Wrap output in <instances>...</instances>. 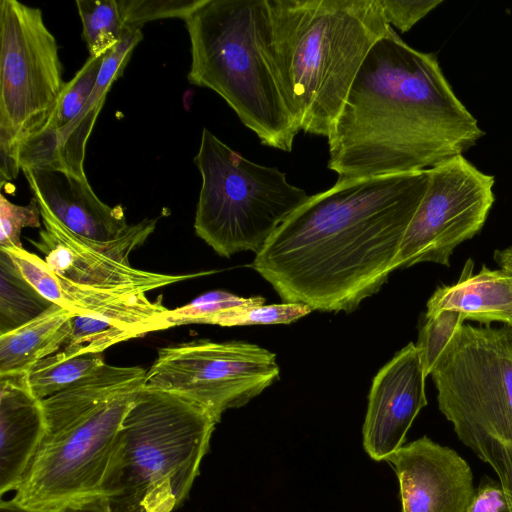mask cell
I'll use <instances>...</instances> for the list:
<instances>
[{"instance_id":"obj_20","label":"cell","mask_w":512,"mask_h":512,"mask_svg":"<svg viewBox=\"0 0 512 512\" xmlns=\"http://www.w3.org/2000/svg\"><path fill=\"white\" fill-rule=\"evenodd\" d=\"M75 314L56 304L33 320L0 335V375L27 372L59 352L73 328Z\"/></svg>"},{"instance_id":"obj_16","label":"cell","mask_w":512,"mask_h":512,"mask_svg":"<svg viewBox=\"0 0 512 512\" xmlns=\"http://www.w3.org/2000/svg\"><path fill=\"white\" fill-rule=\"evenodd\" d=\"M22 171L39 206L75 234L110 241L128 230L122 205L109 206L101 201L86 176L62 168Z\"/></svg>"},{"instance_id":"obj_25","label":"cell","mask_w":512,"mask_h":512,"mask_svg":"<svg viewBox=\"0 0 512 512\" xmlns=\"http://www.w3.org/2000/svg\"><path fill=\"white\" fill-rule=\"evenodd\" d=\"M312 309L302 303L256 304L235 307L210 317L206 324L219 326L290 324L308 315Z\"/></svg>"},{"instance_id":"obj_27","label":"cell","mask_w":512,"mask_h":512,"mask_svg":"<svg viewBox=\"0 0 512 512\" xmlns=\"http://www.w3.org/2000/svg\"><path fill=\"white\" fill-rule=\"evenodd\" d=\"M261 296L239 297L225 291L205 293L188 304L168 310L167 328L187 324H206L213 315L240 306L264 304Z\"/></svg>"},{"instance_id":"obj_11","label":"cell","mask_w":512,"mask_h":512,"mask_svg":"<svg viewBox=\"0 0 512 512\" xmlns=\"http://www.w3.org/2000/svg\"><path fill=\"white\" fill-rule=\"evenodd\" d=\"M426 192L403 236L396 269L450 266L455 248L480 232L495 201V178L457 155L430 169Z\"/></svg>"},{"instance_id":"obj_33","label":"cell","mask_w":512,"mask_h":512,"mask_svg":"<svg viewBox=\"0 0 512 512\" xmlns=\"http://www.w3.org/2000/svg\"><path fill=\"white\" fill-rule=\"evenodd\" d=\"M493 258L500 268L512 270V246L495 250Z\"/></svg>"},{"instance_id":"obj_34","label":"cell","mask_w":512,"mask_h":512,"mask_svg":"<svg viewBox=\"0 0 512 512\" xmlns=\"http://www.w3.org/2000/svg\"><path fill=\"white\" fill-rule=\"evenodd\" d=\"M0 512H34L17 504L12 498L10 500H1Z\"/></svg>"},{"instance_id":"obj_21","label":"cell","mask_w":512,"mask_h":512,"mask_svg":"<svg viewBox=\"0 0 512 512\" xmlns=\"http://www.w3.org/2000/svg\"><path fill=\"white\" fill-rule=\"evenodd\" d=\"M52 304L22 276L8 253L0 249V335L33 320Z\"/></svg>"},{"instance_id":"obj_18","label":"cell","mask_w":512,"mask_h":512,"mask_svg":"<svg viewBox=\"0 0 512 512\" xmlns=\"http://www.w3.org/2000/svg\"><path fill=\"white\" fill-rule=\"evenodd\" d=\"M468 259L456 283L438 286L426 304L425 315L457 311L465 320L484 325L503 323L512 328V270L483 266L474 274Z\"/></svg>"},{"instance_id":"obj_6","label":"cell","mask_w":512,"mask_h":512,"mask_svg":"<svg viewBox=\"0 0 512 512\" xmlns=\"http://www.w3.org/2000/svg\"><path fill=\"white\" fill-rule=\"evenodd\" d=\"M218 422L177 394L145 387L127 412L103 480L111 512H172L188 497Z\"/></svg>"},{"instance_id":"obj_31","label":"cell","mask_w":512,"mask_h":512,"mask_svg":"<svg viewBox=\"0 0 512 512\" xmlns=\"http://www.w3.org/2000/svg\"><path fill=\"white\" fill-rule=\"evenodd\" d=\"M466 512H511L499 480L484 476Z\"/></svg>"},{"instance_id":"obj_17","label":"cell","mask_w":512,"mask_h":512,"mask_svg":"<svg viewBox=\"0 0 512 512\" xmlns=\"http://www.w3.org/2000/svg\"><path fill=\"white\" fill-rule=\"evenodd\" d=\"M46 431L42 400L28 386L26 372L0 375V495L16 491Z\"/></svg>"},{"instance_id":"obj_28","label":"cell","mask_w":512,"mask_h":512,"mask_svg":"<svg viewBox=\"0 0 512 512\" xmlns=\"http://www.w3.org/2000/svg\"><path fill=\"white\" fill-rule=\"evenodd\" d=\"M125 28L162 18L185 19L201 0H117Z\"/></svg>"},{"instance_id":"obj_5","label":"cell","mask_w":512,"mask_h":512,"mask_svg":"<svg viewBox=\"0 0 512 512\" xmlns=\"http://www.w3.org/2000/svg\"><path fill=\"white\" fill-rule=\"evenodd\" d=\"M188 81L220 95L263 145L290 152L300 131L268 49L266 0H201L184 19Z\"/></svg>"},{"instance_id":"obj_7","label":"cell","mask_w":512,"mask_h":512,"mask_svg":"<svg viewBox=\"0 0 512 512\" xmlns=\"http://www.w3.org/2000/svg\"><path fill=\"white\" fill-rule=\"evenodd\" d=\"M430 375L439 410L496 472L512 512V328L464 323Z\"/></svg>"},{"instance_id":"obj_10","label":"cell","mask_w":512,"mask_h":512,"mask_svg":"<svg viewBox=\"0 0 512 512\" xmlns=\"http://www.w3.org/2000/svg\"><path fill=\"white\" fill-rule=\"evenodd\" d=\"M276 355L244 341L196 340L158 350L146 386L186 398L217 422L278 380Z\"/></svg>"},{"instance_id":"obj_1","label":"cell","mask_w":512,"mask_h":512,"mask_svg":"<svg viewBox=\"0 0 512 512\" xmlns=\"http://www.w3.org/2000/svg\"><path fill=\"white\" fill-rule=\"evenodd\" d=\"M428 169L337 181L293 212L251 267L284 302L350 313L396 270Z\"/></svg>"},{"instance_id":"obj_14","label":"cell","mask_w":512,"mask_h":512,"mask_svg":"<svg viewBox=\"0 0 512 512\" xmlns=\"http://www.w3.org/2000/svg\"><path fill=\"white\" fill-rule=\"evenodd\" d=\"M426 375L410 342L373 379L363 425V445L369 456L386 460L403 444L420 410L427 405Z\"/></svg>"},{"instance_id":"obj_23","label":"cell","mask_w":512,"mask_h":512,"mask_svg":"<svg viewBox=\"0 0 512 512\" xmlns=\"http://www.w3.org/2000/svg\"><path fill=\"white\" fill-rule=\"evenodd\" d=\"M83 32L90 57H102L120 42L124 25L117 0H77Z\"/></svg>"},{"instance_id":"obj_26","label":"cell","mask_w":512,"mask_h":512,"mask_svg":"<svg viewBox=\"0 0 512 512\" xmlns=\"http://www.w3.org/2000/svg\"><path fill=\"white\" fill-rule=\"evenodd\" d=\"M465 322L462 314L453 310H443L432 315H424L415 344L426 377L442 352L450 344Z\"/></svg>"},{"instance_id":"obj_24","label":"cell","mask_w":512,"mask_h":512,"mask_svg":"<svg viewBox=\"0 0 512 512\" xmlns=\"http://www.w3.org/2000/svg\"><path fill=\"white\" fill-rule=\"evenodd\" d=\"M104 58L89 56L75 76L65 83L52 114L41 130L57 134L80 114L95 88Z\"/></svg>"},{"instance_id":"obj_8","label":"cell","mask_w":512,"mask_h":512,"mask_svg":"<svg viewBox=\"0 0 512 512\" xmlns=\"http://www.w3.org/2000/svg\"><path fill=\"white\" fill-rule=\"evenodd\" d=\"M194 162L202 179L194 229L222 257L258 254L310 197L284 172L246 159L207 128Z\"/></svg>"},{"instance_id":"obj_2","label":"cell","mask_w":512,"mask_h":512,"mask_svg":"<svg viewBox=\"0 0 512 512\" xmlns=\"http://www.w3.org/2000/svg\"><path fill=\"white\" fill-rule=\"evenodd\" d=\"M485 135L433 53L390 26L366 56L328 136L337 181L430 169Z\"/></svg>"},{"instance_id":"obj_32","label":"cell","mask_w":512,"mask_h":512,"mask_svg":"<svg viewBox=\"0 0 512 512\" xmlns=\"http://www.w3.org/2000/svg\"><path fill=\"white\" fill-rule=\"evenodd\" d=\"M56 512H111L108 500L102 494L72 501Z\"/></svg>"},{"instance_id":"obj_9","label":"cell","mask_w":512,"mask_h":512,"mask_svg":"<svg viewBox=\"0 0 512 512\" xmlns=\"http://www.w3.org/2000/svg\"><path fill=\"white\" fill-rule=\"evenodd\" d=\"M0 142L17 152L40 131L64 88L55 37L42 11L16 0L0 1Z\"/></svg>"},{"instance_id":"obj_22","label":"cell","mask_w":512,"mask_h":512,"mask_svg":"<svg viewBox=\"0 0 512 512\" xmlns=\"http://www.w3.org/2000/svg\"><path fill=\"white\" fill-rule=\"evenodd\" d=\"M104 364L102 353L68 355L61 350L34 364L26 372V379L33 394L43 400L92 375Z\"/></svg>"},{"instance_id":"obj_29","label":"cell","mask_w":512,"mask_h":512,"mask_svg":"<svg viewBox=\"0 0 512 512\" xmlns=\"http://www.w3.org/2000/svg\"><path fill=\"white\" fill-rule=\"evenodd\" d=\"M41 211L33 197L25 206L10 202L0 195V248H21V230L26 227L40 228Z\"/></svg>"},{"instance_id":"obj_12","label":"cell","mask_w":512,"mask_h":512,"mask_svg":"<svg viewBox=\"0 0 512 512\" xmlns=\"http://www.w3.org/2000/svg\"><path fill=\"white\" fill-rule=\"evenodd\" d=\"M40 211L43 228L39 239L28 240L44 255L52 271L75 284L114 293H147L215 273L204 271L172 275L133 267L129 256L152 234L157 219H144L130 225L114 240L96 241L70 231L48 210L40 207Z\"/></svg>"},{"instance_id":"obj_4","label":"cell","mask_w":512,"mask_h":512,"mask_svg":"<svg viewBox=\"0 0 512 512\" xmlns=\"http://www.w3.org/2000/svg\"><path fill=\"white\" fill-rule=\"evenodd\" d=\"M139 366L104 364L42 400L46 431L12 499L34 512H56L101 494L122 422L146 385Z\"/></svg>"},{"instance_id":"obj_13","label":"cell","mask_w":512,"mask_h":512,"mask_svg":"<svg viewBox=\"0 0 512 512\" xmlns=\"http://www.w3.org/2000/svg\"><path fill=\"white\" fill-rule=\"evenodd\" d=\"M11 257L22 276L47 300L75 316L100 319L122 342L167 328L162 296L151 301L146 293H114L73 283L50 269L44 258L21 248H0Z\"/></svg>"},{"instance_id":"obj_30","label":"cell","mask_w":512,"mask_h":512,"mask_svg":"<svg viewBox=\"0 0 512 512\" xmlns=\"http://www.w3.org/2000/svg\"><path fill=\"white\" fill-rule=\"evenodd\" d=\"M387 23L401 32L409 31L442 0H378Z\"/></svg>"},{"instance_id":"obj_15","label":"cell","mask_w":512,"mask_h":512,"mask_svg":"<svg viewBox=\"0 0 512 512\" xmlns=\"http://www.w3.org/2000/svg\"><path fill=\"white\" fill-rule=\"evenodd\" d=\"M400 484L402 512H466L475 489L468 463L423 436L386 459Z\"/></svg>"},{"instance_id":"obj_3","label":"cell","mask_w":512,"mask_h":512,"mask_svg":"<svg viewBox=\"0 0 512 512\" xmlns=\"http://www.w3.org/2000/svg\"><path fill=\"white\" fill-rule=\"evenodd\" d=\"M268 49L300 130L328 138L353 81L388 31L378 0H266Z\"/></svg>"},{"instance_id":"obj_19","label":"cell","mask_w":512,"mask_h":512,"mask_svg":"<svg viewBox=\"0 0 512 512\" xmlns=\"http://www.w3.org/2000/svg\"><path fill=\"white\" fill-rule=\"evenodd\" d=\"M142 38L141 29L125 28L119 44L105 55L97 83L84 108L68 126L54 133L57 168L86 176L84 159L88 138L111 85L122 74L134 47Z\"/></svg>"}]
</instances>
